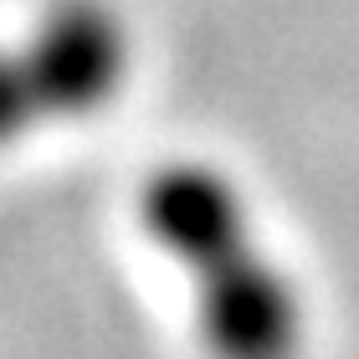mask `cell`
Listing matches in <instances>:
<instances>
[{"mask_svg": "<svg viewBox=\"0 0 359 359\" xmlns=\"http://www.w3.org/2000/svg\"><path fill=\"white\" fill-rule=\"evenodd\" d=\"M134 231L185 287L205 359H303L308 298L247 185L201 154L159 159L134 185Z\"/></svg>", "mask_w": 359, "mask_h": 359, "instance_id": "obj_1", "label": "cell"}, {"mask_svg": "<svg viewBox=\"0 0 359 359\" xmlns=\"http://www.w3.org/2000/svg\"><path fill=\"white\" fill-rule=\"evenodd\" d=\"M134 36L108 0H52L15 36H0V154L72 128L118 103Z\"/></svg>", "mask_w": 359, "mask_h": 359, "instance_id": "obj_2", "label": "cell"}]
</instances>
